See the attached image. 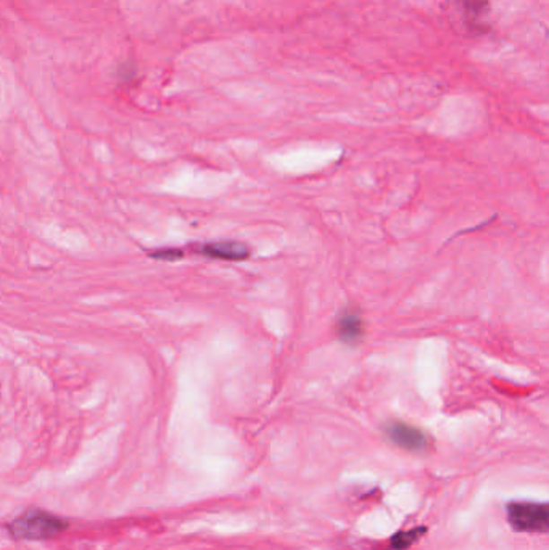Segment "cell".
I'll return each mask as SVG.
<instances>
[{
    "mask_svg": "<svg viewBox=\"0 0 549 550\" xmlns=\"http://www.w3.org/2000/svg\"><path fill=\"white\" fill-rule=\"evenodd\" d=\"M68 529V521L56 513L28 509L5 523V531L16 541H48Z\"/></svg>",
    "mask_w": 549,
    "mask_h": 550,
    "instance_id": "6da1fadb",
    "label": "cell"
},
{
    "mask_svg": "<svg viewBox=\"0 0 549 550\" xmlns=\"http://www.w3.org/2000/svg\"><path fill=\"white\" fill-rule=\"evenodd\" d=\"M510 527L520 533L548 531V505L542 503H510L508 505Z\"/></svg>",
    "mask_w": 549,
    "mask_h": 550,
    "instance_id": "7a4b0ae2",
    "label": "cell"
},
{
    "mask_svg": "<svg viewBox=\"0 0 549 550\" xmlns=\"http://www.w3.org/2000/svg\"><path fill=\"white\" fill-rule=\"evenodd\" d=\"M385 436L395 446L408 452H424L431 448V438L424 430L400 420H393L385 425Z\"/></svg>",
    "mask_w": 549,
    "mask_h": 550,
    "instance_id": "3957f363",
    "label": "cell"
},
{
    "mask_svg": "<svg viewBox=\"0 0 549 550\" xmlns=\"http://www.w3.org/2000/svg\"><path fill=\"white\" fill-rule=\"evenodd\" d=\"M198 253L212 260L245 261L250 256V250L239 242H213L198 248Z\"/></svg>",
    "mask_w": 549,
    "mask_h": 550,
    "instance_id": "277c9868",
    "label": "cell"
},
{
    "mask_svg": "<svg viewBox=\"0 0 549 550\" xmlns=\"http://www.w3.org/2000/svg\"><path fill=\"white\" fill-rule=\"evenodd\" d=\"M338 339L346 345H356L364 335V321L356 311H344L337 322Z\"/></svg>",
    "mask_w": 549,
    "mask_h": 550,
    "instance_id": "5b68a950",
    "label": "cell"
},
{
    "mask_svg": "<svg viewBox=\"0 0 549 550\" xmlns=\"http://www.w3.org/2000/svg\"><path fill=\"white\" fill-rule=\"evenodd\" d=\"M461 4L464 10L466 21L475 31V28H479V32L485 31V28L482 26V20L488 15L490 12V4L488 0H458Z\"/></svg>",
    "mask_w": 549,
    "mask_h": 550,
    "instance_id": "8992f818",
    "label": "cell"
},
{
    "mask_svg": "<svg viewBox=\"0 0 549 550\" xmlns=\"http://www.w3.org/2000/svg\"><path fill=\"white\" fill-rule=\"evenodd\" d=\"M424 528H416V529H409V531H400L398 535L392 537V549L405 550L408 549L409 546L416 543L419 536L424 533Z\"/></svg>",
    "mask_w": 549,
    "mask_h": 550,
    "instance_id": "52a82bcc",
    "label": "cell"
},
{
    "mask_svg": "<svg viewBox=\"0 0 549 550\" xmlns=\"http://www.w3.org/2000/svg\"><path fill=\"white\" fill-rule=\"evenodd\" d=\"M152 258L160 261H168V262H174V261H179L184 258V252L181 248H160L155 252L150 253Z\"/></svg>",
    "mask_w": 549,
    "mask_h": 550,
    "instance_id": "ba28073f",
    "label": "cell"
}]
</instances>
